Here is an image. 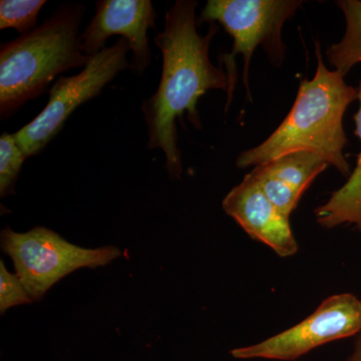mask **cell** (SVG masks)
<instances>
[{
    "mask_svg": "<svg viewBox=\"0 0 361 361\" xmlns=\"http://www.w3.org/2000/svg\"><path fill=\"white\" fill-rule=\"evenodd\" d=\"M197 6L194 0H178L168 9L164 30L154 39L163 56L160 84L141 106L148 133L147 148L163 152L172 179H179L183 173L176 120L182 121L187 113L190 123L201 130L199 99L210 90L229 92L228 73L222 66H214L209 56L219 26L210 23L208 33L201 35L197 30Z\"/></svg>",
    "mask_w": 361,
    "mask_h": 361,
    "instance_id": "cell-1",
    "label": "cell"
},
{
    "mask_svg": "<svg viewBox=\"0 0 361 361\" xmlns=\"http://www.w3.org/2000/svg\"><path fill=\"white\" fill-rule=\"evenodd\" d=\"M315 52L314 77L301 82L283 122L259 146L242 152L237 167L255 168L286 154L307 151L322 157L344 177L350 176L344 155L348 137L343 118L350 104L358 99V90L346 84L341 71L326 68L319 44H315Z\"/></svg>",
    "mask_w": 361,
    "mask_h": 361,
    "instance_id": "cell-2",
    "label": "cell"
},
{
    "mask_svg": "<svg viewBox=\"0 0 361 361\" xmlns=\"http://www.w3.org/2000/svg\"><path fill=\"white\" fill-rule=\"evenodd\" d=\"M85 7L63 4L32 32L0 47V116L13 115L26 102L47 92L54 78L85 68L80 25Z\"/></svg>",
    "mask_w": 361,
    "mask_h": 361,
    "instance_id": "cell-3",
    "label": "cell"
},
{
    "mask_svg": "<svg viewBox=\"0 0 361 361\" xmlns=\"http://www.w3.org/2000/svg\"><path fill=\"white\" fill-rule=\"evenodd\" d=\"M302 4L299 0H209L200 14L201 23H220L231 35V54L224 56L230 87L229 106L236 84L235 56L244 59V84L249 92L248 73L253 52L259 45L264 47L268 58L280 66L285 58V45L281 39L282 27Z\"/></svg>",
    "mask_w": 361,
    "mask_h": 361,
    "instance_id": "cell-4",
    "label": "cell"
},
{
    "mask_svg": "<svg viewBox=\"0 0 361 361\" xmlns=\"http://www.w3.org/2000/svg\"><path fill=\"white\" fill-rule=\"evenodd\" d=\"M1 249L13 260L16 274L33 301H39L49 288L73 271L102 267L122 256L115 246L82 248L45 227L26 233L6 228L1 232Z\"/></svg>",
    "mask_w": 361,
    "mask_h": 361,
    "instance_id": "cell-5",
    "label": "cell"
},
{
    "mask_svg": "<svg viewBox=\"0 0 361 361\" xmlns=\"http://www.w3.org/2000/svg\"><path fill=\"white\" fill-rule=\"evenodd\" d=\"M129 51V44L122 37L90 58L87 65L78 75L56 80L49 90V99L44 110L13 134L26 158L39 154L61 132L80 104L99 96L121 71L130 68Z\"/></svg>",
    "mask_w": 361,
    "mask_h": 361,
    "instance_id": "cell-6",
    "label": "cell"
},
{
    "mask_svg": "<svg viewBox=\"0 0 361 361\" xmlns=\"http://www.w3.org/2000/svg\"><path fill=\"white\" fill-rule=\"evenodd\" d=\"M361 332V301L343 293L325 299L310 316L281 334L253 345L233 349L238 360L292 361L313 349Z\"/></svg>",
    "mask_w": 361,
    "mask_h": 361,
    "instance_id": "cell-7",
    "label": "cell"
},
{
    "mask_svg": "<svg viewBox=\"0 0 361 361\" xmlns=\"http://www.w3.org/2000/svg\"><path fill=\"white\" fill-rule=\"evenodd\" d=\"M157 14L149 0H101L97 13L80 35L82 51L92 58L106 49L113 35H122L132 51L130 70L142 75L151 65L148 32L155 28Z\"/></svg>",
    "mask_w": 361,
    "mask_h": 361,
    "instance_id": "cell-8",
    "label": "cell"
},
{
    "mask_svg": "<svg viewBox=\"0 0 361 361\" xmlns=\"http://www.w3.org/2000/svg\"><path fill=\"white\" fill-rule=\"evenodd\" d=\"M222 207L252 239L270 247L280 257L298 251L289 217L268 199L250 173L228 193Z\"/></svg>",
    "mask_w": 361,
    "mask_h": 361,
    "instance_id": "cell-9",
    "label": "cell"
},
{
    "mask_svg": "<svg viewBox=\"0 0 361 361\" xmlns=\"http://www.w3.org/2000/svg\"><path fill=\"white\" fill-rule=\"evenodd\" d=\"M329 166V161L317 154L299 151L257 166L250 174L268 199L289 217L304 192Z\"/></svg>",
    "mask_w": 361,
    "mask_h": 361,
    "instance_id": "cell-10",
    "label": "cell"
},
{
    "mask_svg": "<svg viewBox=\"0 0 361 361\" xmlns=\"http://www.w3.org/2000/svg\"><path fill=\"white\" fill-rule=\"evenodd\" d=\"M360 109L355 114V135L360 141V152L355 170L348 182L332 193L329 200L315 209L316 221L326 229L342 224L355 225L361 231V82L358 87Z\"/></svg>",
    "mask_w": 361,
    "mask_h": 361,
    "instance_id": "cell-11",
    "label": "cell"
},
{
    "mask_svg": "<svg viewBox=\"0 0 361 361\" xmlns=\"http://www.w3.org/2000/svg\"><path fill=\"white\" fill-rule=\"evenodd\" d=\"M336 4L345 16L346 30L341 42L332 44L326 54L329 65L345 75L361 63V1L339 0Z\"/></svg>",
    "mask_w": 361,
    "mask_h": 361,
    "instance_id": "cell-12",
    "label": "cell"
},
{
    "mask_svg": "<svg viewBox=\"0 0 361 361\" xmlns=\"http://www.w3.org/2000/svg\"><path fill=\"white\" fill-rule=\"evenodd\" d=\"M47 4L44 0H1L0 30L13 28L21 35L37 27V16Z\"/></svg>",
    "mask_w": 361,
    "mask_h": 361,
    "instance_id": "cell-13",
    "label": "cell"
},
{
    "mask_svg": "<svg viewBox=\"0 0 361 361\" xmlns=\"http://www.w3.org/2000/svg\"><path fill=\"white\" fill-rule=\"evenodd\" d=\"M26 157L16 144L13 135L4 133L0 137V196L14 194L16 183Z\"/></svg>",
    "mask_w": 361,
    "mask_h": 361,
    "instance_id": "cell-14",
    "label": "cell"
},
{
    "mask_svg": "<svg viewBox=\"0 0 361 361\" xmlns=\"http://www.w3.org/2000/svg\"><path fill=\"white\" fill-rule=\"evenodd\" d=\"M32 297L16 274L9 272L0 261V312L4 314L9 308L32 303Z\"/></svg>",
    "mask_w": 361,
    "mask_h": 361,
    "instance_id": "cell-15",
    "label": "cell"
},
{
    "mask_svg": "<svg viewBox=\"0 0 361 361\" xmlns=\"http://www.w3.org/2000/svg\"><path fill=\"white\" fill-rule=\"evenodd\" d=\"M348 361H361V334L355 342V350Z\"/></svg>",
    "mask_w": 361,
    "mask_h": 361,
    "instance_id": "cell-16",
    "label": "cell"
}]
</instances>
